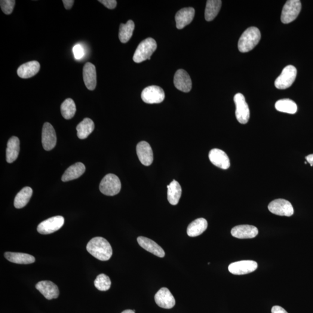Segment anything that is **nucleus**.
<instances>
[{
    "label": "nucleus",
    "instance_id": "1",
    "mask_svg": "<svg viewBox=\"0 0 313 313\" xmlns=\"http://www.w3.org/2000/svg\"><path fill=\"white\" fill-rule=\"evenodd\" d=\"M87 250L89 253L98 260L107 261L111 258L113 250L105 238L95 237L89 241Z\"/></svg>",
    "mask_w": 313,
    "mask_h": 313
},
{
    "label": "nucleus",
    "instance_id": "2",
    "mask_svg": "<svg viewBox=\"0 0 313 313\" xmlns=\"http://www.w3.org/2000/svg\"><path fill=\"white\" fill-rule=\"evenodd\" d=\"M261 39L260 30L255 27H251L242 33L239 39L238 48L242 53L248 52L256 47Z\"/></svg>",
    "mask_w": 313,
    "mask_h": 313
},
{
    "label": "nucleus",
    "instance_id": "3",
    "mask_svg": "<svg viewBox=\"0 0 313 313\" xmlns=\"http://www.w3.org/2000/svg\"><path fill=\"white\" fill-rule=\"evenodd\" d=\"M157 45L154 39L147 38L141 42L137 48L133 57L135 62L139 63L147 59L150 60L156 50Z\"/></svg>",
    "mask_w": 313,
    "mask_h": 313
},
{
    "label": "nucleus",
    "instance_id": "4",
    "mask_svg": "<svg viewBox=\"0 0 313 313\" xmlns=\"http://www.w3.org/2000/svg\"><path fill=\"white\" fill-rule=\"evenodd\" d=\"M121 184L120 180L116 175L109 174L103 178L100 183L99 189L103 195L113 196L120 192Z\"/></svg>",
    "mask_w": 313,
    "mask_h": 313
},
{
    "label": "nucleus",
    "instance_id": "5",
    "mask_svg": "<svg viewBox=\"0 0 313 313\" xmlns=\"http://www.w3.org/2000/svg\"><path fill=\"white\" fill-rule=\"evenodd\" d=\"M302 9L299 0L287 1L282 9L281 20L282 23L288 24L295 20Z\"/></svg>",
    "mask_w": 313,
    "mask_h": 313
},
{
    "label": "nucleus",
    "instance_id": "6",
    "mask_svg": "<svg viewBox=\"0 0 313 313\" xmlns=\"http://www.w3.org/2000/svg\"><path fill=\"white\" fill-rule=\"evenodd\" d=\"M297 70L295 67L288 65L282 70L281 74L274 82L275 87L279 90H285L291 87L295 80Z\"/></svg>",
    "mask_w": 313,
    "mask_h": 313
},
{
    "label": "nucleus",
    "instance_id": "7",
    "mask_svg": "<svg viewBox=\"0 0 313 313\" xmlns=\"http://www.w3.org/2000/svg\"><path fill=\"white\" fill-rule=\"evenodd\" d=\"M234 101L236 107V118L240 123L247 124L250 118V111L244 95L240 93L235 94Z\"/></svg>",
    "mask_w": 313,
    "mask_h": 313
},
{
    "label": "nucleus",
    "instance_id": "8",
    "mask_svg": "<svg viewBox=\"0 0 313 313\" xmlns=\"http://www.w3.org/2000/svg\"><path fill=\"white\" fill-rule=\"evenodd\" d=\"M165 97L164 90L156 85L149 86L144 89L141 94L143 102L148 104L160 103L163 102Z\"/></svg>",
    "mask_w": 313,
    "mask_h": 313
},
{
    "label": "nucleus",
    "instance_id": "9",
    "mask_svg": "<svg viewBox=\"0 0 313 313\" xmlns=\"http://www.w3.org/2000/svg\"><path fill=\"white\" fill-rule=\"evenodd\" d=\"M268 209L273 214L282 216L293 215L294 210L291 202L284 199H277L269 204Z\"/></svg>",
    "mask_w": 313,
    "mask_h": 313
},
{
    "label": "nucleus",
    "instance_id": "10",
    "mask_svg": "<svg viewBox=\"0 0 313 313\" xmlns=\"http://www.w3.org/2000/svg\"><path fill=\"white\" fill-rule=\"evenodd\" d=\"M62 216H56L43 221L38 227V232L41 235H50L59 230L64 225Z\"/></svg>",
    "mask_w": 313,
    "mask_h": 313
},
{
    "label": "nucleus",
    "instance_id": "11",
    "mask_svg": "<svg viewBox=\"0 0 313 313\" xmlns=\"http://www.w3.org/2000/svg\"><path fill=\"white\" fill-rule=\"evenodd\" d=\"M257 268V263L253 260H242L230 264L229 271L233 274H247L255 271Z\"/></svg>",
    "mask_w": 313,
    "mask_h": 313
},
{
    "label": "nucleus",
    "instance_id": "12",
    "mask_svg": "<svg viewBox=\"0 0 313 313\" xmlns=\"http://www.w3.org/2000/svg\"><path fill=\"white\" fill-rule=\"evenodd\" d=\"M57 135L55 129L50 123L45 122L42 131V144L46 151L53 149L57 144Z\"/></svg>",
    "mask_w": 313,
    "mask_h": 313
},
{
    "label": "nucleus",
    "instance_id": "13",
    "mask_svg": "<svg viewBox=\"0 0 313 313\" xmlns=\"http://www.w3.org/2000/svg\"><path fill=\"white\" fill-rule=\"evenodd\" d=\"M155 302L161 308L170 309L176 305V299L167 288H162L156 294Z\"/></svg>",
    "mask_w": 313,
    "mask_h": 313
},
{
    "label": "nucleus",
    "instance_id": "14",
    "mask_svg": "<svg viewBox=\"0 0 313 313\" xmlns=\"http://www.w3.org/2000/svg\"><path fill=\"white\" fill-rule=\"evenodd\" d=\"M174 85L180 91L189 93L192 90V82L189 74L185 70L179 69L174 76Z\"/></svg>",
    "mask_w": 313,
    "mask_h": 313
},
{
    "label": "nucleus",
    "instance_id": "15",
    "mask_svg": "<svg viewBox=\"0 0 313 313\" xmlns=\"http://www.w3.org/2000/svg\"><path fill=\"white\" fill-rule=\"evenodd\" d=\"M36 288L47 299H56L59 296V291L57 285L50 281H39Z\"/></svg>",
    "mask_w": 313,
    "mask_h": 313
},
{
    "label": "nucleus",
    "instance_id": "16",
    "mask_svg": "<svg viewBox=\"0 0 313 313\" xmlns=\"http://www.w3.org/2000/svg\"><path fill=\"white\" fill-rule=\"evenodd\" d=\"M137 153L139 160L145 166H149L153 163V153L151 146L145 141L137 144Z\"/></svg>",
    "mask_w": 313,
    "mask_h": 313
},
{
    "label": "nucleus",
    "instance_id": "17",
    "mask_svg": "<svg viewBox=\"0 0 313 313\" xmlns=\"http://www.w3.org/2000/svg\"><path fill=\"white\" fill-rule=\"evenodd\" d=\"M209 158L214 165L223 170H227L230 166L229 156L222 150L218 149L211 150L209 153Z\"/></svg>",
    "mask_w": 313,
    "mask_h": 313
},
{
    "label": "nucleus",
    "instance_id": "18",
    "mask_svg": "<svg viewBox=\"0 0 313 313\" xmlns=\"http://www.w3.org/2000/svg\"><path fill=\"white\" fill-rule=\"evenodd\" d=\"M258 229L251 225H239L233 228L231 234L233 237L240 239L253 238L258 235Z\"/></svg>",
    "mask_w": 313,
    "mask_h": 313
},
{
    "label": "nucleus",
    "instance_id": "19",
    "mask_svg": "<svg viewBox=\"0 0 313 313\" xmlns=\"http://www.w3.org/2000/svg\"><path fill=\"white\" fill-rule=\"evenodd\" d=\"M195 15V9L192 7L183 8L178 11L176 16L177 29H182L188 25L194 19Z\"/></svg>",
    "mask_w": 313,
    "mask_h": 313
},
{
    "label": "nucleus",
    "instance_id": "20",
    "mask_svg": "<svg viewBox=\"0 0 313 313\" xmlns=\"http://www.w3.org/2000/svg\"><path fill=\"white\" fill-rule=\"evenodd\" d=\"M84 84L89 90L94 91L97 86L96 67L90 62L86 63L83 67Z\"/></svg>",
    "mask_w": 313,
    "mask_h": 313
},
{
    "label": "nucleus",
    "instance_id": "21",
    "mask_svg": "<svg viewBox=\"0 0 313 313\" xmlns=\"http://www.w3.org/2000/svg\"><path fill=\"white\" fill-rule=\"evenodd\" d=\"M137 241L140 246L142 247L143 249L156 256L159 257H164L165 252L164 250L154 241L150 240L148 238L142 237V236H140V237H138Z\"/></svg>",
    "mask_w": 313,
    "mask_h": 313
},
{
    "label": "nucleus",
    "instance_id": "22",
    "mask_svg": "<svg viewBox=\"0 0 313 313\" xmlns=\"http://www.w3.org/2000/svg\"><path fill=\"white\" fill-rule=\"evenodd\" d=\"M40 70V64L38 61L24 63L18 69V76L21 78H29L35 76Z\"/></svg>",
    "mask_w": 313,
    "mask_h": 313
},
{
    "label": "nucleus",
    "instance_id": "23",
    "mask_svg": "<svg viewBox=\"0 0 313 313\" xmlns=\"http://www.w3.org/2000/svg\"><path fill=\"white\" fill-rule=\"evenodd\" d=\"M20 151V141L17 137H12L9 139L7 150H6V159L8 163L14 162L19 156Z\"/></svg>",
    "mask_w": 313,
    "mask_h": 313
},
{
    "label": "nucleus",
    "instance_id": "24",
    "mask_svg": "<svg viewBox=\"0 0 313 313\" xmlns=\"http://www.w3.org/2000/svg\"><path fill=\"white\" fill-rule=\"evenodd\" d=\"M85 167L82 162H77V163L71 165L64 172L62 177L63 182H69V181L78 179L85 173Z\"/></svg>",
    "mask_w": 313,
    "mask_h": 313
},
{
    "label": "nucleus",
    "instance_id": "25",
    "mask_svg": "<svg viewBox=\"0 0 313 313\" xmlns=\"http://www.w3.org/2000/svg\"><path fill=\"white\" fill-rule=\"evenodd\" d=\"M6 259L12 263L17 264H21V265H28L35 262V257L31 254L19 253H11L7 252L4 254Z\"/></svg>",
    "mask_w": 313,
    "mask_h": 313
},
{
    "label": "nucleus",
    "instance_id": "26",
    "mask_svg": "<svg viewBox=\"0 0 313 313\" xmlns=\"http://www.w3.org/2000/svg\"><path fill=\"white\" fill-rule=\"evenodd\" d=\"M208 228L206 219L198 218L190 224L187 229V233L190 237H195L201 235Z\"/></svg>",
    "mask_w": 313,
    "mask_h": 313
},
{
    "label": "nucleus",
    "instance_id": "27",
    "mask_svg": "<svg viewBox=\"0 0 313 313\" xmlns=\"http://www.w3.org/2000/svg\"><path fill=\"white\" fill-rule=\"evenodd\" d=\"M168 200L171 205H176L179 201L182 195V188L176 180H174L167 186Z\"/></svg>",
    "mask_w": 313,
    "mask_h": 313
},
{
    "label": "nucleus",
    "instance_id": "28",
    "mask_svg": "<svg viewBox=\"0 0 313 313\" xmlns=\"http://www.w3.org/2000/svg\"><path fill=\"white\" fill-rule=\"evenodd\" d=\"M95 128L94 122L89 118H85L77 126L78 136L79 139H84L93 133Z\"/></svg>",
    "mask_w": 313,
    "mask_h": 313
},
{
    "label": "nucleus",
    "instance_id": "29",
    "mask_svg": "<svg viewBox=\"0 0 313 313\" xmlns=\"http://www.w3.org/2000/svg\"><path fill=\"white\" fill-rule=\"evenodd\" d=\"M33 195V190L30 187H25L18 193L15 198L14 206L18 209L22 208L28 204Z\"/></svg>",
    "mask_w": 313,
    "mask_h": 313
},
{
    "label": "nucleus",
    "instance_id": "30",
    "mask_svg": "<svg viewBox=\"0 0 313 313\" xmlns=\"http://www.w3.org/2000/svg\"><path fill=\"white\" fill-rule=\"evenodd\" d=\"M222 2L220 0H208L207 1L205 10V20L210 21L215 18L220 11Z\"/></svg>",
    "mask_w": 313,
    "mask_h": 313
},
{
    "label": "nucleus",
    "instance_id": "31",
    "mask_svg": "<svg viewBox=\"0 0 313 313\" xmlns=\"http://www.w3.org/2000/svg\"><path fill=\"white\" fill-rule=\"evenodd\" d=\"M135 23L133 20H128L126 24H121L119 30V39L122 43L130 41L133 36Z\"/></svg>",
    "mask_w": 313,
    "mask_h": 313
},
{
    "label": "nucleus",
    "instance_id": "32",
    "mask_svg": "<svg viewBox=\"0 0 313 313\" xmlns=\"http://www.w3.org/2000/svg\"><path fill=\"white\" fill-rule=\"evenodd\" d=\"M276 110L280 112L293 115L297 112V107L295 102L288 99H281L275 104Z\"/></svg>",
    "mask_w": 313,
    "mask_h": 313
},
{
    "label": "nucleus",
    "instance_id": "33",
    "mask_svg": "<svg viewBox=\"0 0 313 313\" xmlns=\"http://www.w3.org/2000/svg\"><path fill=\"white\" fill-rule=\"evenodd\" d=\"M61 113L64 118L70 119L73 117L76 112L75 102L70 98L64 101L60 107Z\"/></svg>",
    "mask_w": 313,
    "mask_h": 313
},
{
    "label": "nucleus",
    "instance_id": "34",
    "mask_svg": "<svg viewBox=\"0 0 313 313\" xmlns=\"http://www.w3.org/2000/svg\"><path fill=\"white\" fill-rule=\"evenodd\" d=\"M94 285L98 290L106 291L109 290L111 287V280L106 274H100L95 280Z\"/></svg>",
    "mask_w": 313,
    "mask_h": 313
},
{
    "label": "nucleus",
    "instance_id": "35",
    "mask_svg": "<svg viewBox=\"0 0 313 313\" xmlns=\"http://www.w3.org/2000/svg\"><path fill=\"white\" fill-rule=\"evenodd\" d=\"M15 2V0H1L0 1L1 10L6 15H10L13 11Z\"/></svg>",
    "mask_w": 313,
    "mask_h": 313
},
{
    "label": "nucleus",
    "instance_id": "36",
    "mask_svg": "<svg viewBox=\"0 0 313 313\" xmlns=\"http://www.w3.org/2000/svg\"><path fill=\"white\" fill-rule=\"evenodd\" d=\"M73 52L77 60L81 59L84 57V50L81 45H76L73 48Z\"/></svg>",
    "mask_w": 313,
    "mask_h": 313
},
{
    "label": "nucleus",
    "instance_id": "37",
    "mask_svg": "<svg viewBox=\"0 0 313 313\" xmlns=\"http://www.w3.org/2000/svg\"><path fill=\"white\" fill-rule=\"evenodd\" d=\"M99 2L105 6L106 8L110 9V10H113L117 6V1L116 0H100Z\"/></svg>",
    "mask_w": 313,
    "mask_h": 313
},
{
    "label": "nucleus",
    "instance_id": "38",
    "mask_svg": "<svg viewBox=\"0 0 313 313\" xmlns=\"http://www.w3.org/2000/svg\"><path fill=\"white\" fill-rule=\"evenodd\" d=\"M272 313H288L282 307L279 306H273L272 309Z\"/></svg>",
    "mask_w": 313,
    "mask_h": 313
},
{
    "label": "nucleus",
    "instance_id": "39",
    "mask_svg": "<svg viewBox=\"0 0 313 313\" xmlns=\"http://www.w3.org/2000/svg\"><path fill=\"white\" fill-rule=\"evenodd\" d=\"M74 2H75V1H73V0H63V1L64 8L66 10H70L73 7Z\"/></svg>",
    "mask_w": 313,
    "mask_h": 313
},
{
    "label": "nucleus",
    "instance_id": "40",
    "mask_svg": "<svg viewBox=\"0 0 313 313\" xmlns=\"http://www.w3.org/2000/svg\"><path fill=\"white\" fill-rule=\"evenodd\" d=\"M306 159L307 161L311 164V166H313V154L307 156Z\"/></svg>",
    "mask_w": 313,
    "mask_h": 313
},
{
    "label": "nucleus",
    "instance_id": "41",
    "mask_svg": "<svg viewBox=\"0 0 313 313\" xmlns=\"http://www.w3.org/2000/svg\"><path fill=\"white\" fill-rule=\"evenodd\" d=\"M121 313H136V312H135V311H132V310H126V311L122 312Z\"/></svg>",
    "mask_w": 313,
    "mask_h": 313
}]
</instances>
